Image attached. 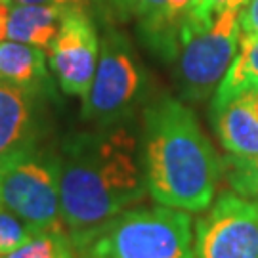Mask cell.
Instances as JSON below:
<instances>
[{
	"label": "cell",
	"instance_id": "23",
	"mask_svg": "<svg viewBox=\"0 0 258 258\" xmlns=\"http://www.w3.org/2000/svg\"><path fill=\"white\" fill-rule=\"evenodd\" d=\"M0 258H2V256H0Z\"/></svg>",
	"mask_w": 258,
	"mask_h": 258
},
{
	"label": "cell",
	"instance_id": "10",
	"mask_svg": "<svg viewBox=\"0 0 258 258\" xmlns=\"http://www.w3.org/2000/svg\"><path fill=\"white\" fill-rule=\"evenodd\" d=\"M211 122L228 157L258 159V119L241 100L211 103Z\"/></svg>",
	"mask_w": 258,
	"mask_h": 258
},
{
	"label": "cell",
	"instance_id": "17",
	"mask_svg": "<svg viewBox=\"0 0 258 258\" xmlns=\"http://www.w3.org/2000/svg\"><path fill=\"white\" fill-rule=\"evenodd\" d=\"M33 237V230L0 205V254H8L12 250L19 249Z\"/></svg>",
	"mask_w": 258,
	"mask_h": 258
},
{
	"label": "cell",
	"instance_id": "11",
	"mask_svg": "<svg viewBox=\"0 0 258 258\" xmlns=\"http://www.w3.org/2000/svg\"><path fill=\"white\" fill-rule=\"evenodd\" d=\"M65 10L48 4H12L6 23V37L16 42L48 50L59 33Z\"/></svg>",
	"mask_w": 258,
	"mask_h": 258
},
{
	"label": "cell",
	"instance_id": "2",
	"mask_svg": "<svg viewBox=\"0 0 258 258\" xmlns=\"http://www.w3.org/2000/svg\"><path fill=\"white\" fill-rule=\"evenodd\" d=\"M142 163L148 194L159 205L201 212L212 203L224 163L195 113L170 96L144 109Z\"/></svg>",
	"mask_w": 258,
	"mask_h": 258
},
{
	"label": "cell",
	"instance_id": "12",
	"mask_svg": "<svg viewBox=\"0 0 258 258\" xmlns=\"http://www.w3.org/2000/svg\"><path fill=\"white\" fill-rule=\"evenodd\" d=\"M0 83L42 90L50 86L44 52L23 42H0Z\"/></svg>",
	"mask_w": 258,
	"mask_h": 258
},
{
	"label": "cell",
	"instance_id": "13",
	"mask_svg": "<svg viewBox=\"0 0 258 258\" xmlns=\"http://www.w3.org/2000/svg\"><path fill=\"white\" fill-rule=\"evenodd\" d=\"M2 258H77V249L65 230L44 231Z\"/></svg>",
	"mask_w": 258,
	"mask_h": 258
},
{
	"label": "cell",
	"instance_id": "5",
	"mask_svg": "<svg viewBox=\"0 0 258 258\" xmlns=\"http://www.w3.org/2000/svg\"><path fill=\"white\" fill-rule=\"evenodd\" d=\"M0 205L35 235L65 230L55 153L33 148L0 159Z\"/></svg>",
	"mask_w": 258,
	"mask_h": 258
},
{
	"label": "cell",
	"instance_id": "3",
	"mask_svg": "<svg viewBox=\"0 0 258 258\" xmlns=\"http://www.w3.org/2000/svg\"><path fill=\"white\" fill-rule=\"evenodd\" d=\"M77 254L90 258H195L191 216L166 205L126 209Z\"/></svg>",
	"mask_w": 258,
	"mask_h": 258
},
{
	"label": "cell",
	"instance_id": "8",
	"mask_svg": "<svg viewBox=\"0 0 258 258\" xmlns=\"http://www.w3.org/2000/svg\"><path fill=\"white\" fill-rule=\"evenodd\" d=\"M48 55L61 90L84 100L100 59V38L88 10H65L59 33L48 48Z\"/></svg>",
	"mask_w": 258,
	"mask_h": 258
},
{
	"label": "cell",
	"instance_id": "1",
	"mask_svg": "<svg viewBox=\"0 0 258 258\" xmlns=\"http://www.w3.org/2000/svg\"><path fill=\"white\" fill-rule=\"evenodd\" d=\"M55 166L61 218L77 252L148 191L142 148L124 126L67 136Z\"/></svg>",
	"mask_w": 258,
	"mask_h": 258
},
{
	"label": "cell",
	"instance_id": "18",
	"mask_svg": "<svg viewBox=\"0 0 258 258\" xmlns=\"http://www.w3.org/2000/svg\"><path fill=\"white\" fill-rule=\"evenodd\" d=\"M241 35L258 37V0H249L239 12Z\"/></svg>",
	"mask_w": 258,
	"mask_h": 258
},
{
	"label": "cell",
	"instance_id": "9",
	"mask_svg": "<svg viewBox=\"0 0 258 258\" xmlns=\"http://www.w3.org/2000/svg\"><path fill=\"white\" fill-rule=\"evenodd\" d=\"M40 98L42 90L0 83V159L40 148L44 136Z\"/></svg>",
	"mask_w": 258,
	"mask_h": 258
},
{
	"label": "cell",
	"instance_id": "6",
	"mask_svg": "<svg viewBox=\"0 0 258 258\" xmlns=\"http://www.w3.org/2000/svg\"><path fill=\"white\" fill-rule=\"evenodd\" d=\"M239 10H226L209 29L180 38L178 88L185 102H203L222 83L239 52Z\"/></svg>",
	"mask_w": 258,
	"mask_h": 258
},
{
	"label": "cell",
	"instance_id": "15",
	"mask_svg": "<svg viewBox=\"0 0 258 258\" xmlns=\"http://www.w3.org/2000/svg\"><path fill=\"white\" fill-rule=\"evenodd\" d=\"M224 176L235 194L258 201V159L243 161L233 157H224Z\"/></svg>",
	"mask_w": 258,
	"mask_h": 258
},
{
	"label": "cell",
	"instance_id": "14",
	"mask_svg": "<svg viewBox=\"0 0 258 258\" xmlns=\"http://www.w3.org/2000/svg\"><path fill=\"white\" fill-rule=\"evenodd\" d=\"M249 0H191L180 25V38L209 29L226 10H239Z\"/></svg>",
	"mask_w": 258,
	"mask_h": 258
},
{
	"label": "cell",
	"instance_id": "20",
	"mask_svg": "<svg viewBox=\"0 0 258 258\" xmlns=\"http://www.w3.org/2000/svg\"><path fill=\"white\" fill-rule=\"evenodd\" d=\"M191 0H166V16L170 19V23L174 27L180 29L182 25V18L185 14V8L189 6Z\"/></svg>",
	"mask_w": 258,
	"mask_h": 258
},
{
	"label": "cell",
	"instance_id": "22",
	"mask_svg": "<svg viewBox=\"0 0 258 258\" xmlns=\"http://www.w3.org/2000/svg\"><path fill=\"white\" fill-rule=\"evenodd\" d=\"M77 258H90V256H86V254H77Z\"/></svg>",
	"mask_w": 258,
	"mask_h": 258
},
{
	"label": "cell",
	"instance_id": "21",
	"mask_svg": "<svg viewBox=\"0 0 258 258\" xmlns=\"http://www.w3.org/2000/svg\"><path fill=\"white\" fill-rule=\"evenodd\" d=\"M12 4H48V6H61V8H88V0H10Z\"/></svg>",
	"mask_w": 258,
	"mask_h": 258
},
{
	"label": "cell",
	"instance_id": "16",
	"mask_svg": "<svg viewBox=\"0 0 258 258\" xmlns=\"http://www.w3.org/2000/svg\"><path fill=\"white\" fill-rule=\"evenodd\" d=\"M245 77H256L258 79V37L241 35L239 52L235 55L233 63L230 65L228 73L224 75L222 83H239Z\"/></svg>",
	"mask_w": 258,
	"mask_h": 258
},
{
	"label": "cell",
	"instance_id": "19",
	"mask_svg": "<svg viewBox=\"0 0 258 258\" xmlns=\"http://www.w3.org/2000/svg\"><path fill=\"white\" fill-rule=\"evenodd\" d=\"M96 4L102 12H115L119 16H126L134 8V0H88Z\"/></svg>",
	"mask_w": 258,
	"mask_h": 258
},
{
	"label": "cell",
	"instance_id": "4",
	"mask_svg": "<svg viewBox=\"0 0 258 258\" xmlns=\"http://www.w3.org/2000/svg\"><path fill=\"white\" fill-rule=\"evenodd\" d=\"M148 96V73L128 38L115 29L103 33L96 75L84 98L83 117L100 128L120 126Z\"/></svg>",
	"mask_w": 258,
	"mask_h": 258
},
{
	"label": "cell",
	"instance_id": "7",
	"mask_svg": "<svg viewBox=\"0 0 258 258\" xmlns=\"http://www.w3.org/2000/svg\"><path fill=\"white\" fill-rule=\"evenodd\" d=\"M195 258H258V201L222 191L201 211L194 233Z\"/></svg>",
	"mask_w": 258,
	"mask_h": 258
}]
</instances>
